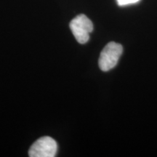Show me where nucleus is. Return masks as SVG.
Masks as SVG:
<instances>
[{"mask_svg": "<svg viewBox=\"0 0 157 157\" xmlns=\"http://www.w3.org/2000/svg\"><path fill=\"white\" fill-rule=\"evenodd\" d=\"M123 48L120 44L109 42L102 50L99 58V67L103 71H109L117 66L122 54Z\"/></svg>", "mask_w": 157, "mask_h": 157, "instance_id": "1", "label": "nucleus"}, {"mask_svg": "<svg viewBox=\"0 0 157 157\" xmlns=\"http://www.w3.org/2000/svg\"><path fill=\"white\" fill-rule=\"evenodd\" d=\"M70 29L76 41L80 44H85L90 39V34L93 30L92 21L85 15L81 14L71 21Z\"/></svg>", "mask_w": 157, "mask_h": 157, "instance_id": "2", "label": "nucleus"}, {"mask_svg": "<svg viewBox=\"0 0 157 157\" xmlns=\"http://www.w3.org/2000/svg\"><path fill=\"white\" fill-rule=\"evenodd\" d=\"M58 145L56 141L48 136L42 137L33 143L29 151L31 157H54L56 156Z\"/></svg>", "mask_w": 157, "mask_h": 157, "instance_id": "3", "label": "nucleus"}, {"mask_svg": "<svg viewBox=\"0 0 157 157\" xmlns=\"http://www.w3.org/2000/svg\"><path fill=\"white\" fill-rule=\"evenodd\" d=\"M140 1V0H117V4L119 6H126L132 5V4H136Z\"/></svg>", "mask_w": 157, "mask_h": 157, "instance_id": "4", "label": "nucleus"}]
</instances>
